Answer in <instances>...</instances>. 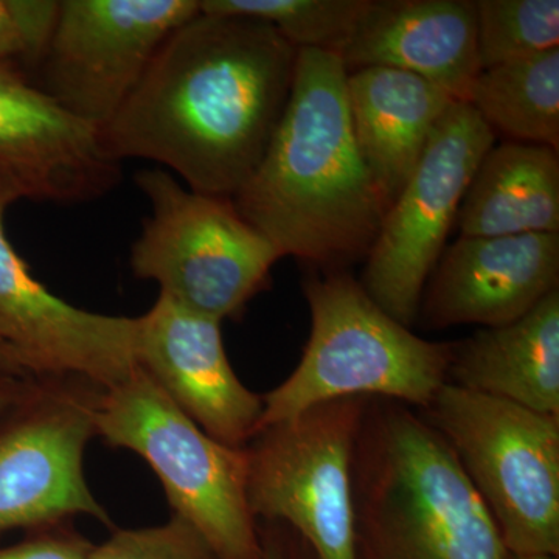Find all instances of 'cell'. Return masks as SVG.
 <instances>
[{"mask_svg":"<svg viewBox=\"0 0 559 559\" xmlns=\"http://www.w3.org/2000/svg\"><path fill=\"white\" fill-rule=\"evenodd\" d=\"M559 289V234L460 237L432 271L418 318L428 329L502 326Z\"/></svg>","mask_w":559,"mask_h":559,"instance_id":"9a60e30c","label":"cell"},{"mask_svg":"<svg viewBox=\"0 0 559 559\" xmlns=\"http://www.w3.org/2000/svg\"><path fill=\"white\" fill-rule=\"evenodd\" d=\"M418 412L454 451L507 551L559 557V417L450 382Z\"/></svg>","mask_w":559,"mask_h":559,"instance_id":"52a82bcc","label":"cell"},{"mask_svg":"<svg viewBox=\"0 0 559 559\" xmlns=\"http://www.w3.org/2000/svg\"><path fill=\"white\" fill-rule=\"evenodd\" d=\"M347 69L330 51H297L288 105L235 207L278 250L320 272L366 260L388 213L352 131Z\"/></svg>","mask_w":559,"mask_h":559,"instance_id":"7a4b0ae2","label":"cell"},{"mask_svg":"<svg viewBox=\"0 0 559 559\" xmlns=\"http://www.w3.org/2000/svg\"><path fill=\"white\" fill-rule=\"evenodd\" d=\"M506 559H559V557H551V555H516L509 551Z\"/></svg>","mask_w":559,"mask_h":559,"instance_id":"83f0119b","label":"cell"},{"mask_svg":"<svg viewBox=\"0 0 559 559\" xmlns=\"http://www.w3.org/2000/svg\"><path fill=\"white\" fill-rule=\"evenodd\" d=\"M20 200L0 175V341L32 378H80L103 389L128 380L139 367V319L81 310L47 289L7 234V210Z\"/></svg>","mask_w":559,"mask_h":559,"instance_id":"7c38bea8","label":"cell"},{"mask_svg":"<svg viewBox=\"0 0 559 559\" xmlns=\"http://www.w3.org/2000/svg\"><path fill=\"white\" fill-rule=\"evenodd\" d=\"M367 401L316 404L246 447L253 516L288 525L318 559H356L352 465Z\"/></svg>","mask_w":559,"mask_h":559,"instance_id":"ba28073f","label":"cell"},{"mask_svg":"<svg viewBox=\"0 0 559 559\" xmlns=\"http://www.w3.org/2000/svg\"><path fill=\"white\" fill-rule=\"evenodd\" d=\"M120 164L98 128L62 108L16 64H0V175L22 200H100L120 182Z\"/></svg>","mask_w":559,"mask_h":559,"instance_id":"4fadbf2b","label":"cell"},{"mask_svg":"<svg viewBox=\"0 0 559 559\" xmlns=\"http://www.w3.org/2000/svg\"><path fill=\"white\" fill-rule=\"evenodd\" d=\"M94 543L72 521L28 532L21 543L0 547V559H87Z\"/></svg>","mask_w":559,"mask_h":559,"instance_id":"cb8c5ba5","label":"cell"},{"mask_svg":"<svg viewBox=\"0 0 559 559\" xmlns=\"http://www.w3.org/2000/svg\"><path fill=\"white\" fill-rule=\"evenodd\" d=\"M369 0H202L201 11L270 24L290 46L340 55Z\"/></svg>","mask_w":559,"mask_h":559,"instance_id":"44dd1931","label":"cell"},{"mask_svg":"<svg viewBox=\"0 0 559 559\" xmlns=\"http://www.w3.org/2000/svg\"><path fill=\"white\" fill-rule=\"evenodd\" d=\"M448 382L559 417V289L514 322L452 342Z\"/></svg>","mask_w":559,"mask_h":559,"instance_id":"ac0fdd59","label":"cell"},{"mask_svg":"<svg viewBox=\"0 0 559 559\" xmlns=\"http://www.w3.org/2000/svg\"><path fill=\"white\" fill-rule=\"evenodd\" d=\"M304 294L310 340L296 370L261 395L260 429L348 396L393 400L423 411L447 384L452 342L412 333L347 272L312 274L304 280Z\"/></svg>","mask_w":559,"mask_h":559,"instance_id":"277c9868","label":"cell"},{"mask_svg":"<svg viewBox=\"0 0 559 559\" xmlns=\"http://www.w3.org/2000/svg\"><path fill=\"white\" fill-rule=\"evenodd\" d=\"M347 72L364 68L406 70L465 102L481 70L476 2L471 0H369L340 51Z\"/></svg>","mask_w":559,"mask_h":559,"instance_id":"2e32d148","label":"cell"},{"mask_svg":"<svg viewBox=\"0 0 559 559\" xmlns=\"http://www.w3.org/2000/svg\"><path fill=\"white\" fill-rule=\"evenodd\" d=\"M87 559H216L189 522L173 516L153 527L112 528Z\"/></svg>","mask_w":559,"mask_h":559,"instance_id":"603a6c76","label":"cell"},{"mask_svg":"<svg viewBox=\"0 0 559 559\" xmlns=\"http://www.w3.org/2000/svg\"><path fill=\"white\" fill-rule=\"evenodd\" d=\"M455 224L465 238L559 234V151L495 143L471 179Z\"/></svg>","mask_w":559,"mask_h":559,"instance_id":"d6986e66","label":"cell"},{"mask_svg":"<svg viewBox=\"0 0 559 559\" xmlns=\"http://www.w3.org/2000/svg\"><path fill=\"white\" fill-rule=\"evenodd\" d=\"M476 25L481 69L559 49L558 0H479Z\"/></svg>","mask_w":559,"mask_h":559,"instance_id":"7402d4cb","label":"cell"},{"mask_svg":"<svg viewBox=\"0 0 559 559\" xmlns=\"http://www.w3.org/2000/svg\"><path fill=\"white\" fill-rule=\"evenodd\" d=\"M97 437L148 463L173 516L197 528L216 559H261L246 447H227L207 436L140 367L103 390Z\"/></svg>","mask_w":559,"mask_h":559,"instance_id":"5b68a950","label":"cell"},{"mask_svg":"<svg viewBox=\"0 0 559 559\" xmlns=\"http://www.w3.org/2000/svg\"><path fill=\"white\" fill-rule=\"evenodd\" d=\"M103 390L80 378H33L0 419V536L76 516L112 527L84 476Z\"/></svg>","mask_w":559,"mask_h":559,"instance_id":"9c48e42d","label":"cell"},{"mask_svg":"<svg viewBox=\"0 0 559 559\" xmlns=\"http://www.w3.org/2000/svg\"><path fill=\"white\" fill-rule=\"evenodd\" d=\"M32 380H22V378L0 373V419L16 406L17 401L27 392Z\"/></svg>","mask_w":559,"mask_h":559,"instance_id":"484cf974","label":"cell"},{"mask_svg":"<svg viewBox=\"0 0 559 559\" xmlns=\"http://www.w3.org/2000/svg\"><path fill=\"white\" fill-rule=\"evenodd\" d=\"M0 373L10 374V377L22 378V380H32L28 371L22 366L21 359L16 353L0 341Z\"/></svg>","mask_w":559,"mask_h":559,"instance_id":"4316f807","label":"cell"},{"mask_svg":"<svg viewBox=\"0 0 559 559\" xmlns=\"http://www.w3.org/2000/svg\"><path fill=\"white\" fill-rule=\"evenodd\" d=\"M138 319L140 369L212 439L248 447L260 429L263 399L235 373L221 322L164 294Z\"/></svg>","mask_w":559,"mask_h":559,"instance_id":"5bb4252c","label":"cell"},{"mask_svg":"<svg viewBox=\"0 0 559 559\" xmlns=\"http://www.w3.org/2000/svg\"><path fill=\"white\" fill-rule=\"evenodd\" d=\"M495 142L479 114L455 100L385 213L359 283L403 325L418 319L423 290L447 248L471 179Z\"/></svg>","mask_w":559,"mask_h":559,"instance_id":"30bf717a","label":"cell"},{"mask_svg":"<svg viewBox=\"0 0 559 559\" xmlns=\"http://www.w3.org/2000/svg\"><path fill=\"white\" fill-rule=\"evenodd\" d=\"M134 182L151 209L131 248L135 277L205 318L240 319L270 285L282 259L275 246L231 198L197 193L159 167L139 171Z\"/></svg>","mask_w":559,"mask_h":559,"instance_id":"8992f818","label":"cell"},{"mask_svg":"<svg viewBox=\"0 0 559 559\" xmlns=\"http://www.w3.org/2000/svg\"><path fill=\"white\" fill-rule=\"evenodd\" d=\"M465 102L495 134L559 151V49L481 69Z\"/></svg>","mask_w":559,"mask_h":559,"instance_id":"ffe728a7","label":"cell"},{"mask_svg":"<svg viewBox=\"0 0 559 559\" xmlns=\"http://www.w3.org/2000/svg\"><path fill=\"white\" fill-rule=\"evenodd\" d=\"M261 559H318L308 544L282 522L259 521Z\"/></svg>","mask_w":559,"mask_h":559,"instance_id":"d4e9b609","label":"cell"},{"mask_svg":"<svg viewBox=\"0 0 559 559\" xmlns=\"http://www.w3.org/2000/svg\"><path fill=\"white\" fill-rule=\"evenodd\" d=\"M198 0H61L38 66L40 90L103 130Z\"/></svg>","mask_w":559,"mask_h":559,"instance_id":"8fae6325","label":"cell"},{"mask_svg":"<svg viewBox=\"0 0 559 559\" xmlns=\"http://www.w3.org/2000/svg\"><path fill=\"white\" fill-rule=\"evenodd\" d=\"M297 51L266 22L200 10L162 44L103 143L114 159L154 162L197 193L234 198L282 121Z\"/></svg>","mask_w":559,"mask_h":559,"instance_id":"6da1fadb","label":"cell"},{"mask_svg":"<svg viewBox=\"0 0 559 559\" xmlns=\"http://www.w3.org/2000/svg\"><path fill=\"white\" fill-rule=\"evenodd\" d=\"M356 559H506L448 441L414 407L369 399L352 465Z\"/></svg>","mask_w":559,"mask_h":559,"instance_id":"3957f363","label":"cell"},{"mask_svg":"<svg viewBox=\"0 0 559 559\" xmlns=\"http://www.w3.org/2000/svg\"><path fill=\"white\" fill-rule=\"evenodd\" d=\"M347 102L360 156L390 207L455 100L406 70L364 68L348 72Z\"/></svg>","mask_w":559,"mask_h":559,"instance_id":"e0dca14e","label":"cell"}]
</instances>
